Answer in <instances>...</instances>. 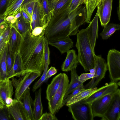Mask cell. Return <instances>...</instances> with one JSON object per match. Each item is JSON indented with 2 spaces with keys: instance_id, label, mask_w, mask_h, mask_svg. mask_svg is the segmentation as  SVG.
Here are the masks:
<instances>
[{
  "instance_id": "cell-1",
  "label": "cell",
  "mask_w": 120,
  "mask_h": 120,
  "mask_svg": "<svg viewBox=\"0 0 120 120\" xmlns=\"http://www.w3.org/2000/svg\"><path fill=\"white\" fill-rule=\"evenodd\" d=\"M86 14L85 6L82 4L68 15L63 11L61 16L51 18L45 29L44 37L49 41L76 35L79 27L86 22Z\"/></svg>"
},
{
  "instance_id": "cell-2",
  "label": "cell",
  "mask_w": 120,
  "mask_h": 120,
  "mask_svg": "<svg viewBox=\"0 0 120 120\" xmlns=\"http://www.w3.org/2000/svg\"><path fill=\"white\" fill-rule=\"evenodd\" d=\"M22 39L18 51L26 73L41 74L45 67L44 35L35 36L31 28L22 35Z\"/></svg>"
},
{
  "instance_id": "cell-3",
  "label": "cell",
  "mask_w": 120,
  "mask_h": 120,
  "mask_svg": "<svg viewBox=\"0 0 120 120\" xmlns=\"http://www.w3.org/2000/svg\"><path fill=\"white\" fill-rule=\"evenodd\" d=\"M76 35L75 46L78 51V61L85 72L89 71L95 66V53L90 42L86 28L79 31Z\"/></svg>"
},
{
  "instance_id": "cell-4",
  "label": "cell",
  "mask_w": 120,
  "mask_h": 120,
  "mask_svg": "<svg viewBox=\"0 0 120 120\" xmlns=\"http://www.w3.org/2000/svg\"><path fill=\"white\" fill-rule=\"evenodd\" d=\"M69 82L67 75L65 73H63L62 78L58 90L52 98L48 101L49 112L54 116L64 105L63 102L64 98Z\"/></svg>"
},
{
  "instance_id": "cell-5",
  "label": "cell",
  "mask_w": 120,
  "mask_h": 120,
  "mask_svg": "<svg viewBox=\"0 0 120 120\" xmlns=\"http://www.w3.org/2000/svg\"><path fill=\"white\" fill-rule=\"evenodd\" d=\"M41 74L33 72L26 73L17 79L12 78L13 86L15 89L14 99L21 100L22 96L31 83Z\"/></svg>"
},
{
  "instance_id": "cell-6",
  "label": "cell",
  "mask_w": 120,
  "mask_h": 120,
  "mask_svg": "<svg viewBox=\"0 0 120 120\" xmlns=\"http://www.w3.org/2000/svg\"><path fill=\"white\" fill-rule=\"evenodd\" d=\"M68 110L75 120H93L94 119L91 104L83 102L82 100L67 106Z\"/></svg>"
},
{
  "instance_id": "cell-7",
  "label": "cell",
  "mask_w": 120,
  "mask_h": 120,
  "mask_svg": "<svg viewBox=\"0 0 120 120\" xmlns=\"http://www.w3.org/2000/svg\"><path fill=\"white\" fill-rule=\"evenodd\" d=\"M107 65L111 82H117L120 79V52L110 50L107 55Z\"/></svg>"
},
{
  "instance_id": "cell-8",
  "label": "cell",
  "mask_w": 120,
  "mask_h": 120,
  "mask_svg": "<svg viewBox=\"0 0 120 120\" xmlns=\"http://www.w3.org/2000/svg\"><path fill=\"white\" fill-rule=\"evenodd\" d=\"M95 59L96 72L94 76L84 86L85 89L96 87L101 80L105 77L108 70L107 63L101 55H94Z\"/></svg>"
},
{
  "instance_id": "cell-9",
  "label": "cell",
  "mask_w": 120,
  "mask_h": 120,
  "mask_svg": "<svg viewBox=\"0 0 120 120\" xmlns=\"http://www.w3.org/2000/svg\"><path fill=\"white\" fill-rule=\"evenodd\" d=\"M120 120V90L118 88L114 93L108 108L101 120Z\"/></svg>"
},
{
  "instance_id": "cell-10",
  "label": "cell",
  "mask_w": 120,
  "mask_h": 120,
  "mask_svg": "<svg viewBox=\"0 0 120 120\" xmlns=\"http://www.w3.org/2000/svg\"><path fill=\"white\" fill-rule=\"evenodd\" d=\"M114 93L99 98L92 103L91 109L94 118L103 117L109 105Z\"/></svg>"
},
{
  "instance_id": "cell-11",
  "label": "cell",
  "mask_w": 120,
  "mask_h": 120,
  "mask_svg": "<svg viewBox=\"0 0 120 120\" xmlns=\"http://www.w3.org/2000/svg\"><path fill=\"white\" fill-rule=\"evenodd\" d=\"M49 23L42 10L40 0H37L35 5L31 19V31L37 27L47 26Z\"/></svg>"
},
{
  "instance_id": "cell-12",
  "label": "cell",
  "mask_w": 120,
  "mask_h": 120,
  "mask_svg": "<svg viewBox=\"0 0 120 120\" xmlns=\"http://www.w3.org/2000/svg\"><path fill=\"white\" fill-rule=\"evenodd\" d=\"M12 120H30L22 101L14 99L12 103L7 106Z\"/></svg>"
},
{
  "instance_id": "cell-13",
  "label": "cell",
  "mask_w": 120,
  "mask_h": 120,
  "mask_svg": "<svg viewBox=\"0 0 120 120\" xmlns=\"http://www.w3.org/2000/svg\"><path fill=\"white\" fill-rule=\"evenodd\" d=\"M119 86L117 82H110L109 84L97 89L82 101L84 103L91 104L94 101L99 98L114 92L118 88Z\"/></svg>"
},
{
  "instance_id": "cell-14",
  "label": "cell",
  "mask_w": 120,
  "mask_h": 120,
  "mask_svg": "<svg viewBox=\"0 0 120 120\" xmlns=\"http://www.w3.org/2000/svg\"><path fill=\"white\" fill-rule=\"evenodd\" d=\"M113 0H101L97 6L98 17L102 26L104 27L109 22L112 10Z\"/></svg>"
},
{
  "instance_id": "cell-15",
  "label": "cell",
  "mask_w": 120,
  "mask_h": 120,
  "mask_svg": "<svg viewBox=\"0 0 120 120\" xmlns=\"http://www.w3.org/2000/svg\"><path fill=\"white\" fill-rule=\"evenodd\" d=\"M98 10L97 9L96 13L92 21L86 28L91 48L94 52V48L95 46L96 41L98 38Z\"/></svg>"
},
{
  "instance_id": "cell-16",
  "label": "cell",
  "mask_w": 120,
  "mask_h": 120,
  "mask_svg": "<svg viewBox=\"0 0 120 120\" xmlns=\"http://www.w3.org/2000/svg\"><path fill=\"white\" fill-rule=\"evenodd\" d=\"M12 80L9 79L0 82V102L3 105L6 106L8 99L12 98L14 93Z\"/></svg>"
},
{
  "instance_id": "cell-17",
  "label": "cell",
  "mask_w": 120,
  "mask_h": 120,
  "mask_svg": "<svg viewBox=\"0 0 120 120\" xmlns=\"http://www.w3.org/2000/svg\"><path fill=\"white\" fill-rule=\"evenodd\" d=\"M67 53L66 59L61 66L62 70L64 71H71L76 69L79 63L78 55L74 50H69Z\"/></svg>"
},
{
  "instance_id": "cell-18",
  "label": "cell",
  "mask_w": 120,
  "mask_h": 120,
  "mask_svg": "<svg viewBox=\"0 0 120 120\" xmlns=\"http://www.w3.org/2000/svg\"><path fill=\"white\" fill-rule=\"evenodd\" d=\"M69 36L49 41L48 44L57 49L62 54L67 53L73 46V42Z\"/></svg>"
},
{
  "instance_id": "cell-19",
  "label": "cell",
  "mask_w": 120,
  "mask_h": 120,
  "mask_svg": "<svg viewBox=\"0 0 120 120\" xmlns=\"http://www.w3.org/2000/svg\"><path fill=\"white\" fill-rule=\"evenodd\" d=\"M22 39V35L14 26H11L8 42L11 51L15 55L19 51Z\"/></svg>"
},
{
  "instance_id": "cell-20",
  "label": "cell",
  "mask_w": 120,
  "mask_h": 120,
  "mask_svg": "<svg viewBox=\"0 0 120 120\" xmlns=\"http://www.w3.org/2000/svg\"><path fill=\"white\" fill-rule=\"evenodd\" d=\"M25 73L20 55L18 52L15 54V61L12 69L7 72V79L12 78L15 76L20 77Z\"/></svg>"
},
{
  "instance_id": "cell-21",
  "label": "cell",
  "mask_w": 120,
  "mask_h": 120,
  "mask_svg": "<svg viewBox=\"0 0 120 120\" xmlns=\"http://www.w3.org/2000/svg\"><path fill=\"white\" fill-rule=\"evenodd\" d=\"M30 88L28 87L23 93L21 101L28 115L30 120H34L33 113L34 101L30 96Z\"/></svg>"
},
{
  "instance_id": "cell-22",
  "label": "cell",
  "mask_w": 120,
  "mask_h": 120,
  "mask_svg": "<svg viewBox=\"0 0 120 120\" xmlns=\"http://www.w3.org/2000/svg\"><path fill=\"white\" fill-rule=\"evenodd\" d=\"M63 73H60L54 77L48 86L46 91V98L48 101L53 97L58 90L62 78Z\"/></svg>"
},
{
  "instance_id": "cell-23",
  "label": "cell",
  "mask_w": 120,
  "mask_h": 120,
  "mask_svg": "<svg viewBox=\"0 0 120 120\" xmlns=\"http://www.w3.org/2000/svg\"><path fill=\"white\" fill-rule=\"evenodd\" d=\"M41 88H40L39 90L35 93L33 108L34 120H39L43 114V108L41 95Z\"/></svg>"
},
{
  "instance_id": "cell-24",
  "label": "cell",
  "mask_w": 120,
  "mask_h": 120,
  "mask_svg": "<svg viewBox=\"0 0 120 120\" xmlns=\"http://www.w3.org/2000/svg\"><path fill=\"white\" fill-rule=\"evenodd\" d=\"M25 0H9L7 9L4 14L6 17L9 15L14 16L20 10Z\"/></svg>"
},
{
  "instance_id": "cell-25",
  "label": "cell",
  "mask_w": 120,
  "mask_h": 120,
  "mask_svg": "<svg viewBox=\"0 0 120 120\" xmlns=\"http://www.w3.org/2000/svg\"><path fill=\"white\" fill-rule=\"evenodd\" d=\"M71 79L65 94L64 99L68 95L70 94L75 89L83 83L80 81L79 79V76L77 74L75 69L71 71Z\"/></svg>"
},
{
  "instance_id": "cell-26",
  "label": "cell",
  "mask_w": 120,
  "mask_h": 120,
  "mask_svg": "<svg viewBox=\"0 0 120 120\" xmlns=\"http://www.w3.org/2000/svg\"><path fill=\"white\" fill-rule=\"evenodd\" d=\"M7 44L0 54V82L7 79V71L6 61Z\"/></svg>"
},
{
  "instance_id": "cell-27",
  "label": "cell",
  "mask_w": 120,
  "mask_h": 120,
  "mask_svg": "<svg viewBox=\"0 0 120 120\" xmlns=\"http://www.w3.org/2000/svg\"><path fill=\"white\" fill-rule=\"evenodd\" d=\"M98 88L84 89L81 91L69 100L65 104L66 106L81 101L86 98L96 91Z\"/></svg>"
},
{
  "instance_id": "cell-28",
  "label": "cell",
  "mask_w": 120,
  "mask_h": 120,
  "mask_svg": "<svg viewBox=\"0 0 120 120\" xmlns=\"http://www.w3.org/2000/svg\"><path fill=\"white\" fill-rule=\"evenodd\" d=\"M120 24L109 23L104 27L102 31L100 34L102 39L106 40L109 38L116 30H120Z\"/></svg>"
},
{
  "instance_id": "cell-29",
  "label": "cell",
  "mask_w": 120,
  "mask_h": 120,
  "mask_svg": "<svg viewBox=\"0 0 120 120\" xmlns=\"http://www.w3.org/2000/svg\"><path fill=\"white\" fill-rule=\"evenodd\" d=\"M12 26H14L22 35L30 28V24L25 22L22 15Z\"/></svg>"
},
{
  "instance_id": "cell-30",
  "label": "cell",
  "mask_w": 120,
  "mask_h": 120,
  "mask_svg": "<svg viewBox=\"0 0 120 120\" xmlns=\"http://www.w3.org/2000/svg\"><path fill=\"white\" fill-rule=\"evenodd\" d=\"M42 10L46 16L47 22H50L52 17V4L49 0H40Z\"/></svg>"
},
{
  "instance_id": "cell-31",
  "label": "cell",
  "mask_w": 120,
  "mask_h": 120,
  "mask_svg": "<svg viewBox=\"0 0 120 120\" xmlns=\"http://www.w3.org/2000/svg\"><path fill=\"white\" fill-rule=\"evenodd\" d=\"M95 2L96 0H84V3L87 13L86 22L87 23L90 22L92 14L95 8Z\"/></svg>"
},
{
  "instance_id": "cell-32",
  "label": "cell",
  "mask_w": 120,
  "mask_h": 120,
  "mask_svg": "<svg viewBox=\"0 0 120 120\" xmlns=\"http://www.w3.org/2000/svg\"><path fill=\"white\" fill-rule=\"evenodd\" d=\"M70 0H59L56 3L52 4V16L59 14L60 11H64L65 6Z\"/></svg>"
},
{
  "instance_id": "cell-33",
  "label": "cell",
  "mask_w": 120,
  "mask_h": 120,
  "mask_svg": "<svg viewBox=\"0 0 120 120\" xmlns=\"http://www.w3.org/2000/svg\"><path fill=\"white\" fill-rule=\"evenodd\" d=\"M7 47L6 61L8 72L11 70L13 67L15 61V55L11 51L8 42L7 43Z\"/></svg>"
},
{
  "instance_id": "cell-34",
  "label": "cell",
  "mask_w": 120,
  "mask_h": 120,
  "mask_svg": "<svg viewBox=\"0 0 120 120\" xmlns=\"http://www.w3.org/2000/svg\"><path fill=\"white\" fill-rule=\"evenodd\" d=\"M50 63V61H45V67L42 75L40 79L34 84L32 89L33 92L40 87L43 83L45 81V77L47 72L49 69V66Z\"/></svg>"
},
{
  "instance_id": "cell-35",
  "label": "cell",
  "mask_w": 120,
  "mask_h": 120,
  "mask_svg": "<svg viewBox=\"0 0 120 120\" xmlns=\"http://www.w3.org/2000/svg\"><path fill=\"white\" fill-rule=\"evenodd\" d=\"M37 0H30L21 8L29 15L31 19L35 5Z\"/></svg>"
},
{
  "instance_id": "cell-36",
  "label": "cell",
  "mask_w": 120,
  "mask_h": 120,
  "mask_svg": "<svg viewBox=\"0 0 120 120\" xmlns=\"http://www.w3.org/2000/svg\"><path fill=\"white\" fill-rule=\"evenodd\" d=\"M12 120L7 106L4 105L0 107V120Z\"/></svg>"
},
{
  "instance_id": "cell-37",
  "label": "cell",
  "mask_w": 120,
  "mask_h": 120,
  "mask_svg": "<svg viewBox=\"0 0 120 120\" xmlns=\"http://www.w3.org/2000/svg\"><path fill=\"white\" fill-rule=\"evenodd\" d=\"M85 89L83 84L80 85L78 87L73 90L70 94L67 95L66 98L64 101V105L71 98L77 94L79 92Z\"/></svg>"
},
{
  "instance_id": "cell-38",
  "label": "cell",
  "mask_w": 120,
  "mask_h": 120,
  "mask_svg": "<svg viewBox=\"0 0 120 120\" xmlns=\"http://www.w3.org/2000/svg\"><path fill=\"white\" fill-rule=\"evenodd\" d=\"M47 26H38L34 28L31 31V34L35 36L44 35L45 29Z\"/></svg>"
},
{
  "instance_id": "cell-39",
  "label": "cell",
  "mask_w": 120,
  "mask_h": 120,
  "mask_svg": "<svg viewBox=\"0 0 120 120\" xmlns=\"http://www.w3.org/2000/svg\"><path fill=\"white\" fill-rule=\"evenodd\" d=\"M9 0H0V16L4 15L7 8Z\"/></svg>"
},
{
  "instance_id": "cell-40",
  "label": "cell",
  "mask_w": 120,
  "mask_h": 120,
  "mask_svg": "<svg viewBox=\"0 0 120 120\" xmlns=\"http://www.w3.org/2000/svg\"><path fill=\"white\" fill-rule=\"evenodd\" d=\"M95 76V74L91 73H83L79 76V80L84 83L86 81L90 79H92Z\"/></svg>"
},
{
  "instance_id": "cell-41",
  "label": "cell",
  "mask_w": 120,
  "mask_h": 120,
  "mask_svg": "<svg viewBox=\"0 0 120 120\" xmlns=\"http://www.w3.org/2000/svg\"><path fill=\"white\" fill-rule=\"evenodd\" d=\"M57 118L50 112H47L42 114L39 120H57Z\"/></svg>"
},
{
  "instance_id": "cell-42",
  "label": "cell",
  "mask_w": 120,
  "mask_h": 120,
  "mask_svg": "<svg viewBox=\"0 0 120 120\" xmlns=\"http://www.w3.org/2000/svg\"><path fill=\"white\" fill-rule=\"evenodd\" d=\"M11 26L9 25L6 28L3 32L1 36L7 42L8 41L11 31Z\"/></svg>"
},
{
  "instance_id": "cell-43",
  "label": "cell",
  "mask_w": 120,
  "mask_h": 120,
  "mask_svg": "<svg viewBox=\"0 0 120 120\" xmlns=\"http://www.w3.org/2000/svg\"><path fill=\"white\" fill-rule=\"evenodd\" d=\"M6 17L4 15L0 16V29H4L9 26V24L6 22Z\"/></svg>"
},
{
  "instance_id": "cell-44",
  "label": "cell",
  "mask_w": 120,
  "mask_h": 120,
  "mask_svg": "<svg viewBox=\"0 0 120 120\" xmlns=\"http://www.w3.org/2000/svg\"><path fill=\"white\" fill-rule=\"evenodd\" d=\"M57 72V70L53 67H51L47 71L45 77V81L48 79L52 76L54 75Z\"/></svg>"
},
{
  "instance_id": "cell-45",
  "label": "cell",
  "mask_w": 120,
  "mask_h": 120,
  "mask_svg": "<svg viewBox=\"0 0 120 120\" xmlns=\"http://www.w3.org/2000/svg\"><path fill=\"white\" fill-rule=\"evenodd\" d=\"M21 15L25 22L28 23H30L31 19L28 14L21 8L20 9Z\"/></svg>"
},
{
  "instance_id": "cell-46",
  "label": "cell",
  "mask_w": 120,
  "mask_h": 120,
  "mask_svg": "<svg viewBox=\"0 0 120 120\" xmlns=\"http://www.w3.org/2000/svg\"><path fill=\"white\" fill-rule=\"evenodd\" d=\"M7 42L1 35L0 36V54L7 45Z\"/></svg>"
},
{
  "instance_id": "cell-47",
  "label": "cell",
  "mask_w": 120,
  "mask_h": 120,
  "mask_svg": "<svg viewBox=\"0 0 120 120\" xmlns=\"http://www.w3.org/2000/svg\"><path fill=\"white\" fill-rule=\"evenodd\" d=\"M16 19L14 16L12 15H9L6 17L5 20L12 26L15 22Z\"/></svg>"
},
{
  "instance_id": "cell-48",
  "label": "cell",
  "mask_w": 120,
  "mask_h": 120,
  "mask_svg": "<svg viewBox=\"0 0 120 120\" xmlns=\"http://www.w3.org/2000/svg\"><path fill=\"white\" fill-rule=\"evenodd\" d=\"M21 14L20 10L14 16L15 19H17L21 16Z\"/></svg>"
},
{
  "instance_id": "cell-49",
  "label": "cell",
  "mask_w": 120,
  "mask_h": 120,
  "mask_svg": "<svg viewBox=\"0 0 120 120\" xmlns=\"http://www.w3.org/2000/svg\"><path fill=\"white\" fill-rule=\"evenodd\" d=\"M117 14L118 19L120 20V0L119 1V6L117 8Z\"/></svg>"
},
{
  "instance_id": "cell-50",
  "label": "cell",
  "mask_w": 120,
  "mask_h": 120,
  "mask_svg": "<svg viewBox=\"0 0 120 120\" xmlns=\"http://www.w3.org/2000/svg\"><path fill=\"white\" fill-rule=\"evenodd\" d=\"M89 71L90 73L95 74L96 72V68L95 67L93 68L90 69Z\"/></svg>"
},
{
  "instance_id": "cell-51",
  "label": "cell",
  "mask_w": 120,
  "mask_h": 120,
  "mask_svg": "<svg viewBox=\"0 0 120 120\" xmlns=\"http://www.w3.org/2000/svg\"><path fill=\"white\" fill-rule=\"evenodd\" d=\"M101 0H96L95 7V8L97 7L99 4V2Z\"/></svg>"
},
{
  "instance_id": "cell-52",
  "label": "cell",
  "mask_w": 120,
  "mask_h": 120,
  "mask_svg": "<svg viewBox=\"0 0 120 120\" xmlns=\"http://www.w3.org/2000/svg\"><path fill=\"white\" fill-rule=\"evenodd\" d=\"M59 0H51V3L52 4L56 3Z\"/></svg>"
},
{
  "instance_id": "cell-53",
  "label": "cell",
  "mask_w": 120,
  "mask_h": 120,
  "mask_svg": "<svg viewBox=\"0 0 120 120\" xmlns=\"http://www.w3.org/2000/svg\"><path fill=\"white\" fill-rule=\"evenodd\" d=\"M30 0H25L23 2L22 6H22L24 5L26 3H27Z\"/></svg>"
},
{
  "instance_id": "cell-54",
  "label": "cell",
  "mask_w": 120,
  "mask_h": 120,
  "mask_svg": "<svg viewBox=\"0 0 120 120\" xmlns=\"http://www.w3.org/2000/svg\"><path fill=\"white\" fill-rule=\"evenodd\" d=\"M5 29H0V36L1 35Z\"/></svg>"
},
{
  "instance_id": "cell-55",
  "label": "cell",
  "mask_w": 120,
  "mask_h": 120,
  "mask_svg": "<svg viewBox=\"0 0 120 120\" xmlns=\"http://www.w3.org/2000/svg\"><path fill=\"white\" fill-rule=\"evenodd\" d=\"M4 106V105H3L0 102V107H3Z\"/></svg>"
},
{
  "instance_id": "cell-56",
  "label": "cell",
  "mask_w": 120,
  "mask_h": 120,
  "mask_svg": "<svg viewBox=\"0 0 120 120\" xmlns=\"http://www.w3.org/2000/svg\"></svg>"
}]
</instances>
